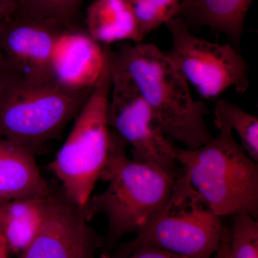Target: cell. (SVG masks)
Listing matches in <instances>:
<instances>
[{
	"mask_svg": "<svg viewBox=\"0 0 258 258\" xmlns=\"http://www.w3.org/2000/svg\"><path fill=\"white\" fill-rule=\"evenodd\" d=\"M109 57L134 83L168 137L187 149L212 139L205 121L208 107L194 99L189 83L165 52L152 43L125 42L116 51L110 47Z\"/></svg>",
	"mask_w": 258,
	"mask_h": 258,
	"instance_id": "cell-1",
	"label": "cell"
},
{
	"mask_svg": "<svg viewBox=\"0 0 258 258\" xmlns=\"http://www.w3.org/2000/svg\"><path fill=\"white\" fill-rule=\"evenodd\" d=\"M93 88L74 91L8 68L0 73V137L35 154L76 118Z\"/></svg>",
	"mask_w": 258,
	"mask_h": 258,
	"instance_id": "cell-2",
	"label": "cell"
},
{
	"mask_svg": "<svg viewBox=\"0 0 258 258\" xmlns=\"http://www.w3.org/2000/svg\"><path fill=\"white\" fill-rule=\"evenodd\" d=\"M126 147L111 129L108 159L99 179L108 186L91 197L84 212L87 219L94 213L106 217L111 242L141 230L166 203L176 179L157 166L129 159Z\"/></svg>",
	"mask_w": 258,
	"mask_h": 258,
	"instance_id": "cell-3",
	"label": "cell"
},
{
	"mask_svg": "<svg viewBox=\"0 0 258 258\" xmlns=\"http://www.w3.org/2000/svg\"><path fill=\"white\" fill-rule=\"evenodd\" d=\"M183 175L220 217L235 214L258 217V167L225 127L201 147H176Z\"/></svg>",
	"mask_w": 258,
	"mask_h": 258,
	"instance_id": "cell-4",
	"label": "cell"
},
{
	"mask_svg": "<svg viewBox=\"0 0 258 258\" xmlns=\"http://www.w3.org/2000/svg\"><path fill=\"white\" fill-rule=\"evenodd\" d=\"M111 87L108 53V64L101 79L75 118L69 137L49 166L60 181L64 195L83 212L108 159Z\"/></svg>",
	"mask_w": 258,
	"mask_h": 258,
	"instance_id": "cell-5",
	"label": "cell"
},
{
	"mask_svg": "<svg viewBox=\"0 0 258 258\" xmlns=\"http://www.w3.org/2000/svg\"><path fill=\"white\" fill-rule=\"evenodd\" d=\"M225 229L222 217L181 173L169 198L127 244L125 254L152 247L188 258H212Z\"/></svg>",
	"mask_w": 258,
	"mask_h": 258,
	"instance_id": "cell-6",
	"label": "cell"
},
{
	"mask_svg": "<svg viewBox=\"0 0 258 258\" xmlns=\"http://www.w3.org/2000/svg\"><path fill=\"white\" fill-rule=\"evenodd\" d=\"M165 25L173 42L166 57L202 98L216 99L231 88L240 94L247 91L248 67L235 47L197 37L179 18Z\"/></svg>",
	"mask_w": 258,
	"mask_h": 258,
	"instance_id": "cell-7",
	"label": "cell"
},
{
	"mask_svg": "<svg viewBox=\"0 0 258 258\" xmlns=\"http://www.w3.org/2000/svg\"><path fill=\"white\" fill-rule=\"evenodd\" d=\"M111 87L108 108L109 128L132 148V159L152 164L177 177L176 147L164 134L150 107L134 83L110 60Z\"/></svg>",
	"mask_w": 258,
	"mask_h": 258,
	"instance_id": "cell-8",
	"label": "cell"
},
{
	"mask_svg": "<svg viewBox=\"0 0 258 258\" xmlns=\"http://www.w3.org/2000/svg\"><path fill=\"white\" fill-rule=\"evenodd\" d=\"M87 221L62 190L53 189L41 230L19 258H93L94 237Z\"/></svg>",
	"mask_w": 258,
	"mask_h": 258,
	"instance_id": "cell-9",
	"label": "cell"
},
{
	"mask_svg": "<svg viewBox=\"0 0 258 258\" xmlns=\"http://www.w3.org/2000/svg\"><path fill=\"white\" fill-rule=\"evenodd\" d=\"M60 24L21 14L0 21V47L9 69L40 80H54L50 60L64 28Z\"/></svg>",
	"mask_w": 258,
	"mask_h": 258,
	"instance_id": "cell-10",
	"label": "cell"
},
{
	"mask_svg": "<svg viewBox=\"0 0 258 258\" xmlns=\"http://www.w3.org/2000/svg\"><path fill=\"white\" fill-rule=\"evenodd\" d=\"M109 47L93 40L86 30L74 26L64 28L51 56L52 78L69 89H91L108 64Z\"/></svg>",
	"mask_w": 258,
	"mask_h": 258,
	"instance_id": "cell-11",
	"label": "cell"
},
{
	"mask_svg": "<svg viewBox=\"0 0 258 258\" xmlns=\"http://www.w3.org/2000/svg\"><path fill=\"white\" fill-rule=\"evenodd\" d=\"M34 156L0 137V201L44 198L53 191L40 174Z\"/></svg>",
	"mask_w": 258,
	"mask_h": 258,
	"instance_id": "cell-12",
	"label": "cell"
},
{
	"mask_svg": "<svg viewBox=\"0 0 258 258\" xmlns=\"http://www.w3.org/2000/svg\"><path fill=\"white\" fill-rule=\"evenodd\" d=\"M254 0H182L176 18L186 26H207L240 47L246 15Z\"/></svg>",
	"mask_w": 258,
	"mask_h": 258,
	"instance_id": "cell-13",
	"label": "cell"
},
{
	"mask_svg": "<svg viewBox=\"0 0 258 258\" xmlns=\"http://www.w3.org/2000/svg\"><path fill=\"white\" fill-rule=\"evenodd\" d=\"M86 24V32L102 45L137 43L145 38L128 0H93L87 10Z\"/></svg>",
	"mask_w": 258,
	"mask_h": 258,
	"instance_id": "cell-14",
	"label": "cell"
},
{
	"mask_svg": "<svg viewBox=\"0 0 258 258\" xmlns=\"http://www.w3.org/2000/svg\"><path fill=\"white\" fill-rule=\"evenodd\" d=\"M46 205L47 197L0 201V235L10 252L21 254L33 242L45 221Z\"/></svg>",
	"mask_w": 258,
	"mask_h": 258,
	"instance_id": "cell-15",
	"label": "cell"
},
{
	"mask_svg": "<svg viewBox=\"0 0 258 258\" xmlns=\"http://www.w3.org/2000/svg\"><path fill=\"white\" fill-rule=\"evenodd\" d=\"M214 117V123L219 130L227 127L237 132L244 150L257 162V117L225 99L219 100L215 103Z\"/></svg>",
	"mask_w": 258,
	"mask_h": 258,
	"instance_id": "cell-16",
	"label": "cell"
},
{
	"mask_svg": "<svg viewBox=\"0 0 258 258\" xmlns=\"http://www.w3.org/2000/svg\"><path fill=\"white\" fill-rule=\"evenodd\" d=\"M182 0H128L139 28L145 37L175 18Z\"/></svg>",
	"mask_w": 258,
	"mask_h": 258,
	"instance_id": "cell-17",
	"label": "cell"
},
{
	"mask_svg": "<svg viewBox=\"0 0 258 258\" xmlns=\"http://www.w3.org/2000/svg\"><path fill=\"white\" fill-rule=\"evenodd\" d=\"M18 13L72 27L83 0H15Z\"/></svg>",
	"mask_w": 258,
	"mask_h": 258,
	"instance_id": "cell-18",
	"label": "cell"
},
{
	"mask_svg": "<svg viewBox=\"0 0 258 258\" xmlns=\"http://www.w3.org/2000/svg\"><path fill=\"white\" fill-rule=\"evenodd\" d=\"M231 258H258L257 220L249 214H235L229 230Z\"/></svg>",
	"mask_w": 258,
	"mask_h": 258,
	"instance_id": "cell-19",
	"label": "cell"
},
{
	"mask_svg": "<svg viewBox=\"0 0 258 258\" xmlns=\"http://www.w3.org/2000/svg\"><path fill=\"white\" fill-rule=\"evenodd\" d=\"M125 258H188L152 247H139L126 254Z\"/></svg>",
	"mask_w": 258,
	"mask_h": 258,
	"instance_id": "cell-20",
	"label": "cell"
},
{
	"mask_svg": "<svg viewBox=\"0 0 258 258\" xmlns=\"http://www.w3.org/2000/svg\"><path fill=\"white\" fill-rule=\"evenodd\" d=\"M18 12L15 0H0V21L14 16Z\"/></svg>",
	"mask_w": 258,
	"mask_h": 258,
	"instance_id": "cell-21",
	"label": "cell"
},
{
	"mask_svg": "<svg viewBox=\"0 0 258 258\" xmlns=\"http://www.w3.org/2000/svg\"><path fill=\"white\" fill-rule=\"evenodd\" d=\"M215 258H231L229 247V229H225L220 248L215 254Z\"/></svg>",
	"mask_w": 258,
	"mask_h": 258,
	"instance_id": "cell-22",
	"label": "cell"
},
{
	"mask_svg": "<svg viewBox=\"0 0 258 258\" xmlns=\"http://www.w3.org/2000/svg\"><path fill=\"white\" fill-rule=\"evenodd\" d=\"M10 251L8 248L6 243H5L4 239L0 235V258H8Z\"/></svg>",
	"mask_w": 258,
	"mask_h": 258,
	"instance_id": "cell-23",
	"label": "cell"
},
{
	"mask_svg": "<svg viewBox=\"0 0 258 258\" xmlns=\"http://www.w3.org/2000/svg\"><path fill=\"white\" fill-rule=\"evenodd\" d=\"M8 63H7L6 60L3 55V51H2L1 47H0V73L4 71L5 70L8 69Z\"/></svg>",
	"mask_w": 258,
	"mask_h": 258,
	"instance_id": "cell-24",
	"label": "cell"
}]
</instances>
